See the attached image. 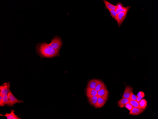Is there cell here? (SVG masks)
<instances>
[{
    "mask_svg": "<svg viewBox=\"0 0 158 119\" xmlns=\"http://www.w3.org/2000/svg\"><path fill=\"white\" fill-rule=\"evenodd\" d=\"M37 48L39 53L44 57H52L59 55V51L53 48L49 44L42 43Z\"/></svg>",
    "mask_w": 158,
    "mask_h": 119,
    "instance_id": "6da1fadb",
    "label": "cell"
},
{
    "mask_svg": "<svg viewBox=\"0 0 158 119\" xmlns=\"http://www.w3.org/2000/svg\"><path fill=\"white\" fill-rule=\"evenodd\" d=\"M62 41L60 37L55 36L52 39L49 44L54 49L59 51L62 45Z\"/></svg>",
    "mask_w": 158,
    "mask_h": 119,
    "instance_id": "7a4b0ae2",
    "label": "cell"
},
{
    "mask_svg": "<svg viewBox=\"0 0 158 119\" xmlns=\"http://www.w3.org/2000/svg\"><path fill=\"white\" fill-rule=\"evenodd\" d=\"M7 95L9 100V106H13L15 104L17 103H20L23 101L17 99L13 95L10 90L8 92Z\"/></svg>",
    "mask_w": 158,
    "mask_h": 119,
    "instance_id": "3957f363",
    "label": "cell"
},
{
    "mask_svg": "<svg viewBox=\"0 0 158 119\" xmlns=\"http://www.w3.org/2000/svg\"><path fill=\"white\" fill-rule=\"evenodd\" d=\"M10 87L9 82L4 83L0 86V93L3 96L5 95H7L10 90Z\"/></svg>",
    "mask_w": 158,
    "mask_h": 119,
    "instance_id": "277c9868",
    "label": "cell"
},
{
    "mask_svg": "<svg viewBox=\"0 0 158 119\" xmlns=\"http://www.w3.org/2000/svg\"><path fill=\"white\" fill-rule=\"evenodd\" d=\"M127 12V11L120 12L116 15V20L118 23V26L122 24L126 18Z\"/></svg>",
    "mask_w": 158,
    "mask_h": 119,
    "instance_id": "5b68a950",
    "label": "cell"
},
{
    "mask_svg": "<svg viewBox=\"0 0 158 119\" xmlns=\"http://www.w3.org/2000/svg\"><path fill=\"white\" fill-rule=\"evenodd\" d=\"M109 92L106 88H104L97 91V96L107 100Z\"/></svg>",
    "mask_w": 158,
    "mask_h": 119,
    "instance_id": "8992f818",
    "label": "cell"
},
{
    "mask_svg": "<svg viewBox=\"0 0 158 119\" xmlns=\"http://www.w3.org/2000/svg\"><path fill=\"white\" fill-rule=\"evenodd\" d=\"M101 80L97 79H92L89 81L88 82L86 88L89 87L94 89L97 85L100 82Z\"/></svg>",
    "mask_w": 158,
    "mask_h": 119,
    "instance_id": "52a82bcc",
    "label": "cell"
},
{
    "mask_svg": "<svg viewBox=\"0 0 158 119\" xmlns=\"http://www.w3.org/2000/svg\"><path fill=\"white\" fill-rule=\"evenodd\" d=\"M132 90L133 88L131 87L127 86L124 89L122 98H129Z\"/></svg>",
    "mask_w": 158,
    "mask_h": 119,
    "instance_id": "ba28073f",
    "label": "cell"
},
{
    "mask_svg": "<svg viewBox=\"0 0 158 119\" xmlns=\"http://www.w3.org/2000/svg\"><path fill=\"white\" fill-rule=\"evenodd\" d=\"M85 92L86 95L88 98L97 95V91L94 89H92L89 87L86 88Z\"/></svg>",
    "mask_w": 158,
    "mask_h": 119,
    "instance_id": "9c48e42d",
    "label": "cell"
},
{
    "mask_svg": "<svg viewBox=\"0 0 158 119\" xmlns=\"http://www.w3.org/2000/svg\"><path fill=\"white\" fill-rule=\"evenodd\" d=\"M15 111L13 109L11 110V112L10 114L6 113L4 115L0 114V115L2 116H5L7 119H21V118H19L17 115H15L14 113Z\"/></svg>",
    "mask_w": 158,
    "mask_h": 119,
    "instance_id": "30bf717a",
    "label": "cell"
},
{
    "mask_svg": "<svg viewBox=\"0 0 158 119\" xmlns=\"http://www.w3.org/2000/svg\"><path fill=\"white\" fill-rule=\"evenodd\" d=\"M145 108L143 109L135 107L131 110L130 111L129 114L132 115H137L140 114L145 110Z\"/></svg>",
    "mask_w": 158,
    "mask_h": 119,
    "instance_id": "8fae6325",
    "label": "cell"
},
{
    "mask_svg": "<svg viewBox=\"0 0 158 119\" xmlns=\"http://www.w3.org/2000/svg\"><path fill=\"white\" fill-rule=\"evenodd\" d=\"M107 100L100 96H98L97 100L95 107L99 108L102 107L107 101Z\"/></svg>",
    "mask_w": 158,
    "mask_h": 119,
    "instance_id": "7c38bea8",
    "label": "cell"
},
{
    "mask_svg": "<svg viewBox=\"0 0 158 119\" xmlns=\"http://www.w3.org/2000/svg\"><path fill=\"white\" fill-rule=\"evenodd\" d=\"M98 98V96L97 95L93 96L88 98V100L91 105L95 107L96 105Z\"/></svg>",
    "mask_w": 158,
    "mask_h": 119,
    "instance_id": "4fadbf2b",
    "label": "cell"
},
{
    "mask_svg": "<svg viewBox=\"0 0 158 119\" xmlns=\"http://www.w3.org/2000/svg\"><path fill=\"white\" fill-rule=\"evenodd\" d=\"M129 98H122L118 101V105L121 108L124 107L126 104L129 103Z\"/></svg>",
    "mask_w": 158,
    "mask_h": 119,
    "instance_id": "5bb4252c",
    "label": "cell"
},
{
    "mask_svg": "<svg viewBox=\"0 0 158 119\" xmlns=\"http://www.w3.org/2000/svg\"><path fill=\"white\" fill-rule=\"evenodd\" d=\"M105 7L108 10L110 9L111 10H115L116 9V6H115L105 0H103Z\"/></svg>",
    "mask_w": 158,
    "mask_h": 119,
    "instance_id": "9a60e30c",
    "label": "cell"
},
{
    "mask_svg": "<svg viewBox=\"0 0 158 119\" xmlns=\"http://www.w3.org/2000/svg\"><path fill=\"white\" fill-rule=\"evenodd\" d=\"M104 88H106L103 82L101 80L100 82L96 86L95 89L97 91Z\"/></svg>",
    "mask_w": 158,
    "mask_h": 119,
    "instance_id": "2e32d148",
    "label": "cell"
},
{
    "mask_svg": "<svg viewBox=\"0 0 158 119\" xmlns=\"http://www.w3.org/2000/svg\"><path fill=\"white\" fill-rule=\"evenodd\" d=\"M129 7H123L121 8H118L116 6V7L115 11L117 15L119 13L123 11L128 12V10Z\"/></svg>",
    "mask_w": 158,
    "mask_h": 119,
    "instance_id": "e0dca14e",
    "label": "cell"
},
{
    "mask_svg": "<svg viewBox=\"0 0 158 119\" xmlns=\"http://www.w3.org/2000/svg\"><path fill=\"white\" fill-rule=\"evenodd\" d=\"M9 100L7 95H5L3 96L2 106L7 105L9 106Z\"/></svg>",
    "mask_w": 158,
    "mask_h": 119,
    "instance_id": "ac0fdd59",
    "label": "cell"
},
{
    "mask_svg": "<svg viewBox=\"0 0 158 119\" xmlns=\"http://www.w3.org/2000/svg\"><path fill=\"white\" fill-rule=\"evenodd\" d=\"M139 105L140 108L145 109L147 105V102L146 100L145 99H141L139 102Z\"/></svg>",
    "mask_w": 158,
    "mask_h": 119,
    "instance_id": "d6986e66",
    "label": "cell"
},
{
    "mask_svg": "<svg viewBox=\"0 0 158 119\" xmlns=\"http://www.w3.org/2000/svg\"><path fill=\"white\" fill-rule=\"evenodd\" d=\"M129 103L132 104L134 106V107L140 108V106L139 105V102L137 101L136 100H130L129 102Z\"/></svg>",
    "mask_w": 158,
    "mask_h": 119,
    "instance_id": "ffe728a7",
    "label": "cell"
},
{
    "mask_svg": "<svg viewBox=\"0 0 158 119\" xmlns=\"http://www.w3.org/2000/svg\"><path fill=\"white\" fill-rule=\"evenodd\" d=\"M144 93L142 91H140L137 94V96L136 100L139 102L144 96Z\"/></svg>",
    "mask_w": 158,
    "mask_h": 119,
    "instance_id": "44dd1931",
    "label": "cell"
},
{
    "mask_svg": "<svg viewBox=\"0 0 158 119\" xmlns=\"http://www.w3.org/2000/svg\"><path fill=\"white\" fill-rule=\"evenodd\" d=\"M125 106L126 108L127 109L130 111L132 110L134 107L132 105L129 103L126 104L125 105Z\"/></svg>",
    "mask_w": 158,
    "mask_h": 119,
    "instance_id": "7402d4cb",
    "label": "cell"
},
{
    "mask_svg": "<svg viewBox=\"0 0 158 119\" xmlns=\"http://www.w3.org/2000/svg\"><path fill=\"white\" fill-rule=\"evenodd\" d=\"M109 11L111 16L116 20V14L115 10H108Z\"/></svg>",
    "mask_w": 158,
    "mask_h": 119,
    "instance_id": "603a6c76",
    "label": "cell"
},
{
    "mask_svg": "<svg viewBox=\"0 0 158 119\" xmlns=\"http://www.w3.org/2000/svg\"><path fill=\"white\" fill-rule=\"evenodd\" d=\"M137 97V96L135 95L132 92L129 99L130 100H136Z\"/></svg>",
    "mask_w": 158,
    "mask_h": 119,
    "instance_id": "cb8c5ba5",
    "label": "cell"
},
{
    "mask_svg": "<svg viewBox=\"0 0 158 119\" xmlns=\"http://www.w3.org/2000/svg\"><path fill=\"white\" fill-rule=\"evenodd\" d=\"M2 97L3 96L0 93V106H2Z\"/></svg>",
    "mask_w": 158,
    "mask_h": 119,
    "instance_id": "d4e9b609",
    "label": "cell"
},
{
    "mask_svg": "<svg viewBox=\"0 0 158 119\" xmlns=\"http://www.w3.org/2000/svg\"><path fill=\"white\" fill-rule=\"evenodd\" d=\"M116 6L118 8H121L123 7L122 4L120 3H117Z\"/></svg>",
    "mask_w": 158,
    "mask_h": 119,
    "instance_id": "484cf974",
    "label": "cell"
}]
</instances>
